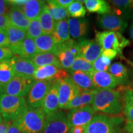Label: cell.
<instances>
[{
	"instance_id": "cell-1",
	"label": "cell",
	"mask_w": 133,
	"mask_h": 133,
	"mask_svg": "<svg viewBox=\"0 0 133 133\" xmlns=\"http://www.w3.org/2000/svg\"><path fill=\"white\" fill-rule=\"evenodd\" d=\"M91 107L96 112L118 116L123 109V98L118 91L114 89H98Z\"/></svg>"
},
{
	"instance_id": "cell-2",
	"label": "cell",
	"mask_w": 133,
	"mask_h": 133,
	"mask_svg": "<svg viewBox=\"0 0 133 133\" xmlns=\"http://www.w3.org/2000/svg\"><path fill=\"white\" fill-rule=\"evenodd\" d=\"M29 110L24 97L2 94L0 95V114L5 121L17 120Z\"/></svg>"
},
{
	"instance_id": "cell-3",
	"label": "cell",
	"mask_w": 133,
	"mask_h": 133,
	"mask_svg": "<svg viewBox=\"0 0 133 133\" xmlns=\"http://www.w3.org/2000/svg\"><path fill=\"white\" fill-rule=\"evenodd\" d=\"M123 119L99 114L93 118L84 128V133H118V126Z\"/></svg>"
},
{
	"instance_id": "cell-4",
	"label": "cell",
	"mask_w": 133,
	"mask_h": 133,
	"mask_svg": "<svg viewBox=\"0 0 133 133\" xmlns=\"http://www.w3.org/2000/svg\"><path fill=\"white\" fill-rule=\"evenodd\" d=\"M96 41L102 49H114L118 54H122V50L129 44L121 33L111 31H96Z\"/></svg>"
},
{
	"instance_id": "cell-5",
	"label": "cell",
	"mask_w": 133,
	"mask_h": 133,
	"mask_svg": "<svg viewBox=\"0 0 133 133\" xmlns=\"http://www.w3.org/2000/svg\"><path fill=\"white\" fill-rule=\"evenodd\" d=\"M45 116L41 108L29 110L16 121L24 133L43 132Z\"/></svg>"
},
{
	"instance_id": "cell-6",
	"label": "cell",
	"mask_w": 133,
	"mask_h": 133,
	"mask_svg": "<svg viewBox=\"0 0 133 133\" xmlns=\"http://www.w3.org/2000/svg\"><path fill=\"white\" fill-rule=\"evenodd\" d=\"M71 128L67 115L57 110L45 117L43 133H66Z\"/></svg>"
},
{
	"instance_id": "cell-7",
	"label": "cell",
	"mask_w": 133,
	"mask_h": 133,
	"mask_svg": "<svg viewBox=\"0 0 133 133\" xmlns=\"http://www.w3.org/2000/svg\"><path fill=\"white\" fill-rule=\"evenodd\" d=\"M54 80L35 81L28 94L27 102L29 110L41 108L44 98Z\"/></svg>"
},
{
	"instance_id": "cell-8",
	"label": "cell",
	"mask_w": 133,
	"mask_h": 133,
	"mask_svg": "<svg viewBox=\"0 0 133 133\" xmlns=\"http://www.w3.org/2000/svg\"><path fill=\"white\" fill-rule=\"evenodd\" d=\"M35 80L33 78H24L14 76L9 82L4 85L3 94L24 97L29 94Z\"/></svg>"
},
{
	"instance_id": "cell-9",
	"label": "cell",
	"mask_w": 133,
	"mask_h": 133,
	"mask_svg": "<svg viewBox=\"0 0 133 133\" xmlns=\"http://www.w3.org/2000/svg\"><path fill=\"white\" fill-rule=\"evenodd\" d=\"M96 115V112L94 109L91 105H86L70 110L67 118L71 128L75 126L86 127Z\"/></svg>"
},
{
	"instance_id": "cell-10",
	"label": "cell",
	"mask_w": 133,
	"mask_h": 133,
	"mask_svg": "<svg viewBox=\"0 0 133 133\" xmlns=\"http://www.w3.org/2000/svg\"><path fill=\"white\" fill-rule=\"evenodd\" d=\"M81 89L76 86L70 78V76L59 81V108L65 109L69 102L76 97Z\"/></svg>"
},
{
	"instance_id": "cell-11",
	"label": "cell",
	"mask_w": 133,
	"mask_h": 133,
	"mask_svg": "<svg viewBox=\"0 0 133 133\" xmlns=\"http://www.w3.org/2000/svg\"><path fill=\"white\" fill-rule=\"evenodd\" d=\"M97 25L101 29L106 31L122 32L125 30L128 23L121 16L115 13H107L98 17Z\"/></svg>"
},
{
	"instance_id": "cell-12",
	"label": "cell",
	"mask_w": 133,
	"mask_h": 133,
	"mask_svg": "<svg viewBox=\"0 0 133 133\" xmlns=\"http://www.w3.org/2000/svg\"><path fill=\"white\" fill-rule=\"evenodd\" d=\"M15 76L24 78H33L36 67L31 59L14 56L10 59Z\"/></svg>"
},
{
	"instance_id": "cell-13",
	"label": "cell",
	"mask_w": 133,
	"mask_h": 133,
	"mask_svg": "<svg viewBox=\"0 0 133 133\" xmlns=\"http://www.w3.org/2000/svg\"><path fill=\"white\" fill-rule=\"evenodd\" d=\"M79 45V55L86 61L92 64L101 56L102 48L96 40L81 38L78 41Z\"/></svg>"
},
{
	"instance_id": "cell-14",
	"label": "cell",
	"mask_w": 133,
	"mask_h": 133,
	"mask_svg": "<svg viewBox=\"0 0 133 133\" xmlns=\"http://www.w3.org/2000/svg\"><path fill=\"white\" fill-rule=\"evenodd\" d=\"M45 117L59 109V81H54L44 98L41 106Z\"/></svg>"
},
{
	"instance_id": "cell-15",
	"label": "cell",
	"mask_w": 133,
	"mask_h": 133,
	"mask_svg": "<svg viewBox=\"0 0 133 133\" xmlns=\"http://www.w3.org/2000/svg\"><path fill=\"white\" fill-rule=\"evenodd\" d=\"M92 83L96 89H113L118 85L115 78L109 71L91 72Z\"/></svg>"
},
{
	"instance_id": "cell-16",
	"label": "cell",
	"mask_w": 133,
	"mask_h": 133,
	"mask_svg": "<svg viewBox=\"0 0 133 133\" xmlns=\"http://www.w3.org/2000/svg\"><path fill=\"white\" fill-rule=\"evenodd\" d=\"M68 25L70 36L74 39H81L87 34L89 22L85 18H69Z\"/></svg>"
},
{
	"instance_id": "cell-17",
	"label": "cell",
	"mask_w": 133,
	"mask_h": 133,
	"mask_svg": "<svg viewBox=\"0 0 133 133\" xmlns=\"http://www.w3.org/2000/svg\"><path fill=\"white\" fill-rule=\"evenodd\" d=\"M8 17L11 25L25 31L28 29L30 21L25 16L21 7L11 6Z\"/></svg>"
},
{
	"instance_id": "cell-18",
	"label": "cell",
	"mask_w": 133,
	"mask_h": 133,
	"mask_svg": "<svg viewBox=\"0 0 133 133\" xmlns=\"http://www.w3.org/2000/svg\"><path fill=\"white\" fill-rule=\"evenodd\" d=\"M45 1L29 0L22 8L23 12L30 21L38 19L45 7Z\"/></svg>"
},
{
	"instance_id": "cell-19",
	"label": "cell",
	"mask_w": 133,
	"mask_h": 133,
	"mask_svg": "<svg viewBox=\"0 0 133 133\" xmlns=\"http://www.w3.org/2000/svg\"><path fill=\"white\" fill-rule=\"evenodd\" d=\"M96 90L97 89L81 91V92L69 102L65 109L71 110L86 105H90L93 102Z\"/></svg>"
},
{
	"instance_id": "cell-20",
	"label": "cell",
	"mask_w": 133,
	"mask_h": 133,
	"mask_svg": "<svg viewBox=\"0 0 133 133\" xmlns=\"http://www.w3.org/2000/svg\"><path fill=\"white\" fill-rule=\"evenodd\" d=\"M13 54L25 59H32L38 54L34 39L26 36L21 45L13 51Z\"/></svg>"
},
{
	"instance_id": "cell-21",
	"label": "cell",
	"mask_w": 133,
	"mask_h": 133,
	"mask_svg": "<svg viewBox=\"0 0 133 133\" xmlns=\"http://www.w3.org/2000/svg\"><path fill=\"white\" fill-rule=\"evenodd\" d=\"M55 56L59 60L62 69H64L65 70L70 69L76 57L70 51L65 43L57 44V51Z\"/></svg>"
},
{
	"instance_id": "cell-22",
	"label": "cell",
	"mask_w": 133,
	"mask_h": 133,
	"mask_svg": "<svg viewBox=\"0 0 133 133\" xmlns=\"http://www.w3.org/2000/svg\"><path fill=\"white\" fill-rule=\"evenodd\" d=\"M70 75L71 80L81 91L96 89L93 84L91 73L75 71V72L70 73Z\"/></svg>"
},
{
	"instance_id": "cell-23",
	"label": "cell",
	"mask_w": 133,
	"mask_h": 133,
	"mask_svg": "<svg viewBox=\"0 0 133 133\" xmlns=\"http://www.w3.org/2000/svg\"><path fill=\"white\" fill-rule=\"evenodd\" d=\"M34 41L38 53H51L56 54L57 44L55 43L51 35L43 34L34 39Z\"/></svg>"
},
{
	"instance_id": "cell-24",
	"label": "cell",
	"mask_w": 133,
	"mask_h": 133,
	"mask_svg": "<svg viewBox=\"0 0 133 133\" xmlns=\"http://www.w3.org/2000/svg\"><path fill=\"white\" fill-rule=\"evenodd\" d=\"M51 36L56 44L65 43L70 39L67 19L56 22Z\"/></svg>"
},
{
	"instance_id": "cell-25",
	"label": "cell",
	"mask_w": 133,
	"mask_h": 133,
	"mask_svg": "<svg viewBox=\"0 0 133 133\" xmlns=\"http://www.w3.org/2000/svg\"><path fill=\"white\" fill-rule=\"evenodd\" d=\"M5 31L7 33L9 41V48L13 52L26 38V31L15 27L11 25H10Z\"/></svg>"
},
{
	"instance_id": "cell-26",
	"label": "cell",
	"mask_w": 133,
	"mask_h": 133,
	"mask_svg": "<svg viewBox=\"0 0 133 133\" xmlns=\"http://www.w3.org/2000/svg\"><path fill=\"white\" fill-rule=\"evenodd\" d=\"M109 72L115 78L119 85H125L129 82L128 71L121 62H115L110 66Z\"/></svg>"
},
{
	"instance_id": "cell-27",
	"label": "cell",
	"mask_w": 133,
	"mask_h": 133,
	"mask_svg": "<svg viewBox=\"0 0 133 133\" xmlns=\"http://www.w3.org/2000/svg\"><path fill=\"white\" fill-rule=\"evenodd\" d=\"M59 69H61L52 65L38 67L35 72L33 78L35 81H55Z\"/></svg>"
},
{
	"instance_id": "cell-28",
	"label": "cell",
	"mask_w": 133,
	"mask_h": 133,
	"mask_svg": "<svg viewBox=\"0 0 133 133\" xmlns=\"http://www.w3.org/2000/svg\"><path fill=\"white\" fill-rule=\"evenodd\" d=\"M31 60L37 68L52 65L62 69L57 57L51 53H38Z\"/></svg>"
},
{
	"instance_id": "cell-29",
	"label": "cell",
	"mask_w": 133,
	"mask_h": 133,
	"mask_svg": "<svg viewBox=\"0 0 133 133\" xmlns=\"http://www.w3.org/2000/svg\"><path fill=\"white\" fill-rule=\"evenodd\" d=\"M84 4L86 9L91 13L104 15L111 12L109 3L104 0H86Z\"/></svg>"
},
{
	"instance_id": "cell-30",
	"label": "cell",
	"mask_w": 133,
	"mask_h": 133,
	"mask_svg": "<svg viewBox=\"0 0 133 133\" xmlns=\"http://www.w3.org/2000/svg\"><path fill=\"white\" fill-rule=\"evenodd\" d=\"M46 3L48 12L56 22L66 19L69 17L67 9L60 6L56 1H47Z\"/></svg>"
},
{
	"instance_id": "cell-31",
	"label": "cell",
	"mask_w": 133,
	"mask_h": 133,
	"mask_svg": "<svg viewBox=\"0 0 133 133\" xmlns=\"http://www.w3.org/2000/svg\"><path fill=\"white\" fill-rule=\"evenodd\" d=\"M38 20L40 22L43 33L45 35H51L54 29L56 22L52 19L48 12L46 4Z\"/></svg>"
},
{
	"instance_id": "cell-32",
	"label": "cell",
	"mask_w": 133,
	"mask_h": 133,
	"mask_svg": "<svg viewBox=\"0 0 133 133\" xmlns=\"http://www.w3.org/2000/svg\"><path fill=\"white\" fill-rule=\"evenodd\" d=\"M110 2L117 9L118 12H121L123 17L133 16V0H114Z\"/></svg>"
},
{
	"instance_id": "cell-33",
	"label": "cell",
	"mask_w": 133,
	"mask_h": 133,
	"mask_svg": "<svg viewBox=\"0 0 133 133\" xmlns=\"http://www.w3.org/2000/svg\"><path fill=\"white\" fill-rule=\"evenodd\" d=\"M15 76L11 61L0 62V83L5 85Z\"/></svg>"
},
{
	"instance_id": "cell-34",
	"label": "cell",
	"mask_w": 133,
	"mask_h": 133,
	"mask_svg": "<svg viewBox=\"0 0 133 133\" xmlns=\"http://www.w3.org/2000/svg\"><path fill=\"white\" fill-rule=\"evenodd\" d=\"M93 71L92 64L84 59V58L78 56L75 57L74 63L69 70L70 74L75 71H83L91 73Z\"/></svg>"
},
{
	"instance_id": "cell-35",
	"label": "cell",
	"mask_w": 133,
	"mask_h": 133,
	"mask_svg": "<svg viewBox=\"0 0 133 133\" xmlns=\"http://www.w3.org/2000/svg\"><path fill=\"white\" fill-rule=\"evenodd\" d=\"M69 16L73 18H83L86 15V9L79 1H74L67 8Z\"/></svg>"
},
{
	"instance_id": "cell-36",
	"label": "cell",
	"mask_w": 133,
	"mask_h": 133,
	"mask_svg": "<svg viewBox=\"0 0 133 133\" xmlns=\"http://www.w3.org/2000/svg\"><path fill=\"white\" fill-rule=\"evenodd\" d=\"M43 34L44 33L38 19L30 21L28 29L26 31V37L35 39Z\"/></svg>"
},
{
	"instance_id": "cell-37",
	"label": "cell",
	"mask_w": 133,
	"mask_h": 133,
	"mask_svg": "<svg viewBox=\"0 0 133 133\" xmlns=\"http://www.w3.org/2000/svg\"><path fill=\"white\" fill-rule=\"evenodd\" d=\"M111 65V60L101 56L92 63L93 70L96 71H109Z\"/></svg>"
},
{
	"instance_id": "cell-38",
	"label": "cell",
	"mask_w": 133,
	"mask_h": 133,
	"mask_svg": "<svg viewBox=\"0 0 133 133\" xmlns=\"http://www.w3.org/2000/svg\"><path fill=\"white\" fill-rule=\"evenodd\" d=\"M14 55L9 47H0V62L10 60L14 57Z\"/></svg>"
},
{
	"instance_id": "cell-39",
	"label": "cell",
	"mask_w": 133,
	"mask_h": 133,
	"mask_svg": "<svg viewBox=\"0 0 133 133\" xmlns=\"http://www.w3.org/2000/svg\"><path fill=\"white\" fill-rule=\"evenodd\" d=\"M118 54L117 52L116 51H115L114 49H102L101 51V56H104V57L108 58L110 60L112 61V59H114L115 57H116V55Z\"/></svg>"
},
{
	"instance_id": "cell-40",
	"label": "cell",
	"mask_w": 133,
	"mask_h": 133,
	"mask_svg": "<svg viewBox=\"0 0 133 133\" xmlns=\"http://www.w3.org/2000/svg\"><path fill=\"white\" fill-rule=\"evenodd\" d=\"M9 3L7 1L0 0V15L8 16L9 14L11 8H9Z\"/></svg>"
},
{
	"instance_id": "cell-41",
	"label": "cell",
	"mask_w": 133,
	"mask_h": 133,
	"mask_svg": "<svg viewBox=\"0 0 133 133\" xmlns=\"http://www.w3.org/2000/svg\"><path fill=\"white\" fill-rule=\"evenodd\" d=\"M0 47L9 48V41L5 30L0 31Z\"/></svg>"
},
{
	"instance_id": "cell-42",
	"label": "cell",
	"mask_w": 133,
	"mask_h": 133,
	"mask_svg": "<svg viewBox=\"0 0 133 133\" xmlns=\"http://www.w3.org/2000/svg\"><path fill=\"white\" fill-rule=\"evenodd\" d=\"M125 105H128L133 109V89H129L125 94Z\"/></svg>"
},
{
	"instance_id": "cell-43",
	"label": "cell",
	"mask_w": 133,
	"mask_h": 133,
	"mask_svg": "<svg viewBox=\"0 0 133 133\" xmlns=\"http://www.w3.org/2000/svg\"><path fill=\"white\" fill-rule=\"evenodd\" d=\"M10 24L8 16L0 15V29L5 30L9 26Z\"/></svg>"
},
{
	"instance_id": "cell-44",
	"label": "cell",
	"mask_w": 133,
	"mask_h": 133,
	"mask_svg": "<svg viewBox=\"0 0 133 133\" xmlns=\"http://www.w3.org/2000/svg\"><path fill=\"white\" fill-rule=\"evenodd\" d=\"M6 133H24L23 131H22L21 128L18 125L16 121H13L10 124L9 128Z\"/></svg>"
},
{
	"instance_id": "cell-45",
	"label": "cell",
	"mask_w": 133,
	"mask_h": 133,
	"mask_svg": "<svg viewBox=\"0 0 133 133\" xmlns=\"http://www.w3.org/2000/svg\"><path fill=\"white\" fill-rule=\"evenodd\" d=\"M124 114L127 118L128 121L133 123V109L128 105L124 106Z\"/></svg>"
},
{
	"instance_id": "cell-46",
	"label": "cell",
	"mask_w": 133,
	"mask_h": 133,
	"mask_svg": "<svg viewBox=\"0 0 133 133\" xmlns=\"http://www.w3.org/2000/svg\"><path fill=\"white\" fill-rule=\"evenodd\" d=\"M7 1L11 6H19V7H22L27 2L26 0H10Z\"/></svg>"
},
{
	"instance_id": "cell-47",
	"label": "cell",
	"mask_w": 133,
	"mask_h": 133,
	"mask_svg": "<svg viewBox=\"0 0 133 133\" xmlns=\"http://www.w3.org/2000/svg\"><path fill=\"white\" fill-rule=\"evenodd\" d=\"M55 1L58 4L66 9H67L70 5L74 2L73 0H55Z\"/></svg>"
},
{
	"instance_id": "cell-48",
	"label": "cell",
	"mask_w": 133,
	"mask_h": 133,
	"mask_svg": "<svg viewBox=\"0 0 133 133\" xmlns=\"http://www.w3.org/2000/svg\"><path fill=\"white\" fill-rule=\"evenodd\" d=\"M11 122L8 121H3L1 123H0V133H6L9 128Z\"/></svg>"
},
{
	"instance_id": "cell-49",
	"label": "cell",
	"mask_w": 133,
	"mask_h": 133,
	"mask_svg": "<svg viewBox=\"0 0 133 133\" xmlns=\"http://www.w3.org/2000/svg\"><path fill=\"white\" fill-rule=\"evenodd\" d=\"M84 128L83 126H75L71 128L72 133H84Z\"/></svg>"
},
{
	"instance_id": "cell-50",
	"label": "cell",
	"mask_w": 133,
	"mask_h": 133,
	"mask_svg": "<svg viewBox=\"0 0 133 133\" xmlns=\"http://www.w3.org/2000/svg\"><path fill=\"white\" fill-rule=\"evenodd\" d=\"M124 130L128 132V133H133V123L127 121L124 126Z\"/></svg>"
},
{
	"instance_id": "cell-51",
	"label": "cell",
	"mask_w": 133,
	"mask_h": 133,
	"mask_svg": "<svg viewBox=\"0 0 133 133\" xmlns=\"http://www.w3.org/2000/svg\"><path fill=\"white\" fill-rule=\"evenodd\" d=\"M129 33H130V36H131V39H132V41H133V22H132V24H131V25L130 30H129Z\"/></svg>"
},
{
	"instance_id": "cell-52",
	"label": "cell",
	"mask_w": 133,
	"mask_h": 133,
	"mask_svg": "<svg viewBox=\"0 0 133 133\" xmlns=\"http://www.w3.org/2000/svg\"><path fill=\"white\" fill-rule=\"evenodd\" d=\"M3 88H4V85L0 83V95L3 94Z\"/></svg>"
},
{
	"instance_id": "cell-53",
	"label": "cell",
	"mask_w": 133,
	"mask_h": 133,
	"mask_svg": "<svg viewBox=\"0 0 133 133\" xmlns=\"http://www.w3.org/2000/svg\"><path fill=\"white\" fill-rule=\"evenodd\" d=\"M3 118H2V116H1V114H0V123H1L3 122Z\"/></svg>"
},
{
	"instance_id": "cell-54",
	"label": "cell",
	"mask_w": 133,
	"mask_h": 133,
	"mask_svg": "<svg viewBox=\"0 0 133 133\" xmlns=\"http://www.w3.org/2000/svg\"><path fill=\"white\" fill-rule=\"evenodd\" d=\"M66 133H72V132H71V129H70V130H69V131H68V132H66Z\"/></svg>"
},
{
	"instance_id": "cell-55",
	"label": "cell",
	"mask_w": 133,
	"mask_h": 133,
	"mask_svg": "<svg viewBox=\"0 0 133 133\" xmlns=\"http://www.w3.org/2000/svg\"><path fill=\"white\" fill-rule=\"evenodd\" d=\"M3 30H1V29H0V31H2Z\"/></svg>"
}]
</instances>
